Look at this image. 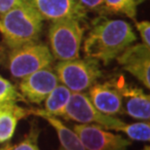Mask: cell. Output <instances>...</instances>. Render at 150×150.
<instances>
[{
	"label": "cell",
	"mask_w": 150,
	"mask_h": 150,
	"mask_svg": "<svg viewBox=\"0 0 150 150\" xmlns=\"http://www.w3.org/2000/svg\"><path fill=\"white\" fill-rule=\"evenodd\" d=\"M136 41L137 35L129 23L101 16L92 22L83 50L86 57L107 65Z\"/></svg>",
	"instance_id": "6da1fadb"
},
{
	"label": "cell",
	"mask_w": 150,
	"mask_h": 150,
	"mask_svg": "<svg viewBox=\"0 0 150 150\" xmlns=\"http://www.w3.org/2000/svg\"><path fill=\"white\" fill-rule=\"evenodd\" d=\"M43 20L25 0L0 16V32L10 48L37 42L42 31Z\"/></svg>",
	"instance_id": "7a4b0ae2"
},
{
	"label": "cell",
	"mask_w": 150,
	"mask_h": 150,
	"mask_svg": "<svg viewBox=\"0 0 150 150\" xmlns=\"http://www.w3.org/2000/svg\"><path fill=\"white\" fill-rule=\"evenodd\" d=\"M59 81L72 93L89 90L103 76L100 61L93 58L61 61L55 67Z\"/></svg>",
	"instance_id": "3957f363"
},
{
	"label": "cell",
	"mask_w": 150,
	"mask_h": 150,
	"mask_svg": "<svg viewBox=\"0 0 150 150\" xmlns=\"http://www.w3.org/2000/svg\"><path fill=\"white\" fill-rule=\"evenodd\" d=\"M84 35L80 20L62 19L54 21L49 28V42L53 58L68 61L79 58Z\"/></svg>",
	"instance_id": "277c9868"
},
{
	"label": "cell",
	"mask_w": 150,
	"mask_h": 150,
	"mask_svg": "<svg viewBox=\"0 0 150 150\" xmlns=\"http://www.w3.org/2000/svg\"><path fill=\"white\" fill-rule=\"evenodd\" d=\"M53 59L48 46L32 42L11 49L7 65L12 76L23 79L39 69L51 67Z\"/></svg>",
	"instance_id": "5b68a950"
},
{
	"label": "cell",
	"mask_w": 150,
	"mask_h": 150,
	"mask_svg": "<svg viewBox=\"0 0 150 150\" xmlns=\"http://www.w3.org/2000/svg\"><path fill=\"white\" fill-rule=\"evenodd\" d=\"M64 117L79 124H94L115 132H120L121 128L126 124L119 118L98 111L90 100L88 95L84 93L71 94Z\"/></svg>",
	"instance_id": "8992f818"
},
{
	"label": "cell",
	"mask_w": 150,
	"mask_h": 150,
	"mask_svg": "<svg viewBox=\"0 0 150 150\" xmlns=\"http://www.w3.org/2000/svg\"><path fill=\"white\" fill-rule=\"evenodd\" d=\"M73 131L86 150H127L132 144L130 139L98 125L77 124Z\"/></svg>",
	"instance_id": "52a82bcc"
},
{
	"label": "cell",
	"mask_w": 150,
	"mask_h": 150,
	"mask_svg": "<svg viewBox=\"0 0 150 150\" xmlns=\"http://www.w3.org/2000/svg\"><path fill=\"white\" fill-rule=\"evenodd\" d=\"M58 84L59 79L55 70L48 67L23 78L19 88L25 100L40 104Z\"/></svg>",
	"instance_id": "ba28073f"
},
{
	"label": "cell",
	"mask_w": 150,
	"mask_h": 150,
	"mask_svg": "<svg viewBox=\"0 0 150 150\" xmlns=\"http://www.w3.org/2000/svg\"><path fill=\"white\" fill-rule=\"evenodd\" d=\"M123 69L136 77L147 89L150 88V47L144 43L130 45L117 57Z\"/></svg>",
	"instance_id": "9c48e42d"
},
{
	"label": "cell",
	"mask_w": 150,
	"mask_h": 150,
	"mask_svg": "<svg viewBox=\"0 0 150 150\" xmlns=\"http://www.w3.org/2000/svg\"><path fill=\"white\" fill-rule=\"evenodd\" d=\"M116 78L122 97V111L134 119L149 121L150 119V97L144 91L126 82L123 75Z\"/></svg>",
	"instance_id": "30bf717a"
},
{
	"label": "cell",
	"mask_w": 150,
	"mask_h": 150,
	"mask_svg": "<svg viewBox=\"0 0 150 150\" xmlns=\"http://www.w3.org/2000/svg\"><path fill=\"white\" fill-rule=\"evenodd\" d=\"M37 12L42 20L58 21L62 19L83 20L87 12L78 0H25Z\"/></svg>",
	"instance_id": "8fae6325"
},
{
	"label": "cell",
	"mask_w": 150,
	"mask_h": 150,
	"mask_svg": "<svg viewBox=\"0 0 150 150\" xmlns=\"http://www.w3.org/2000/svg\"><path fill=\"white\" fill-rule=\"evenodd\" d=\"M88 97L98 111L114 116L122 114V97L116 83L112 78L103 83H95L89 89Z\"/></svg>",
	"instance_id": "7c38bea8"
},
{
	"label": "cell",
	"mask_w": 150,
	"mask_h": 150,
	"mask_svg": "<svg viewBox=\"0 0 150 150\" xmlns=\"http://www.w3.org/2000/svg\"><path fill=\"white\" fill-rule=\"evenodd\" d=\"M29 114L43 118L55 129L62 147L64 150H86L78 134L73 130H70L69 128L67 127L56 116L50 115L40 108L29 109Z\"/></svg>",
	"instance_id": "4fadbf2b"
},
{
	"label": "cell",
	"mask_w": 150,
	"mask_h": 150,
	"mask_svg": "<svg viewBox=\"0 0 150 150\" xmlns=\"http://www.w3.org/2000/svg\"><path fill=\"white\" fill-rule=\"evenodd\" d=\"M30 115L29 109L18 104L0 106V144L8 143L14 137L18 122Z\"/></svg>",
	"instance_id": "5bb4252c"
},
{
	"label": "cell",
	"mask_w": 150,
	"mask_h": 150,
	"mask_svg": "<svg viewBox=\"0 0 150 150\" xmlns=\"http://www.w3.org/2000/svg\"><path fill=\"white\" fill-rule=\"evenodd\" d=\"M72 92L64 85H59L53 90L45 98L44 111L53 116H64L68 101L70 100Z\"/></svg>",
	"instance_id": "9a60e30c"
},
{
	"label": "cell",
	"mask_w": 150,
	"mask_h": 150,
	"mask_svg": "<svg viewBox=\"0 0 150 150\" xmlns=\"http://www.w3.org/2000/svg\"><path fill=\"white\" fill-rule=\"evenodd\" d=\"M40 134L37 123L33 121L31 123L28 133L23 137V139L16 144L7 143L5 146L0 148V150H41L38 145V137Z\"/></svg>",
	"instance_id": "2e32d148"
},
{
	"label": "cell",
	"mask_w": 150,
	"mask_h": 150,
	"mask_svg": "<svg viewBox=\"0 0 150 150\" xmlns=\"http://www.w3.org/2000/svg\"><path fill=\"white\" fill-rule=\"evenodd\" d=\"M142 0H104L107 13L123 14L132 20H136L137 5Z\"/></svg>",
	"instance_id": "e0dca14e"
},
{
	"label": "cell",
	"mask_w": 150,
	"mask_h": 150,
	"mask_svg": "<svg viewBox=\"0 0 150 150\" xmlns=\"http://www.w3.org/2000/svg\"><path fill=\"white\" fill-rule=\"evenodd\" d=\"M120 132L124 133L130 140L136 142H149L150 140V124L149 121L137 122L133 124H126Z\"/></svg>",
	"instance_id": "ac0fdd59"
},
{
	"label": "cell",
	"mask_w": 150,
	"mask_h": 150,
	"mask_svg": "<svg viewBox=\"0 0 150 150\" xmlns=\"http://www.w3.org/2000/svg\"><path fill=\"white\" fill-rule=\"evenodd\" d=\"M21 100H25V98L16 87L0 75V106L16 104Z\"/></svg>",
	"instance_id": "d6986e66"
},
{
	"label": "cell",
	"mask_w": 150,
	"mask_h": 150,
	"mask_svg": "<svg viewBox=\"0 0 150 150\" xmlns=\"http://www.w3.org/2000/svg\"><path fill=\"white\" fill-rule=\"evenodd\" d=\"M78 2L86 12H95L101 16L107 13L104 0H78Z\"/></svg>",
	"instance_id": "ffe728a7"
},
{
	"label": "cell",
	"mask_w": 150,
	"mask_h": 150,
	"mask_svg": "<svg viewBox=\"0 0 150 150\" xmlns=\"http://www.w3.org/2000/svg\"><path fill=\"white\" fill-rule=\"evenodd\" d=\"M136 26L142 38V43L150 47V23L148 21L136 22Z\"/></svg>",
	"instance_id": "44dd1931"
},
{
	"label": "cell",
	"mask_w": 150,
	"mask_h": 150,
	"mask_svg": "<svg viewBox=\"0 0 150 150\" xmlns=\"http://www.w3.org/2000/svg\"><path fill=\"white\" fill-rule=\"evenodd\" d=\"M22 0H0V16L4 15L5 13L20 3Z\"/></svg>",
	"instance_id": "7402d4cb"
},
{
	"label": "cell",
	"mask_w": 150,
	"mask_h": 150,
	"mask_svg": "<svg viewBox=\"0 0 150 150\" xmlns=\"http://www.w3.org/2000/svg\"><path fill=\"white\" fill-rule=\"evenodd\" d=\"M3 57H4V49H3V47L0 44V62H2Z\"/></svg>",
	"instance_id": "603a6c76"
},
{
	"label": "cell",
	"mask_w": 150,
	"mask_h": 150,
	"mask_svg": "<svg viewBox=\"0 0 150 150\" xmlns=\"http://www.w3.org/2000/svg\"><path fill=\"white\" fill-rule=\"evenodd\" d=\"M142 150H150V147H149V145H145L144 147L142 148Z\"/></svg>",
	"instance_id": "cb8c5ba5"
},
{
	"label": "cell",
	"mask_w": 150,
	"mask_h": 150,
	"mask_svg": "<svg viewBox=\"0 0 150 150\" xmlns=\"http://www.w3.org/2000/svg\"><path fill=\"white\" fill-rule=\"evenodd\" d=\"M59 150H64V148H62V149H59Z\"/></svg>",
	"instance_id": "d4e9b609"
}]
</instances>
